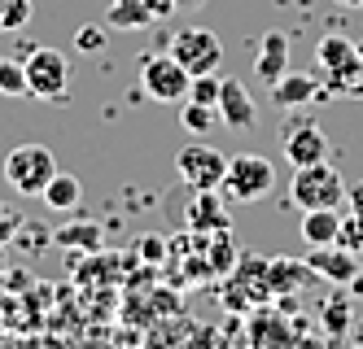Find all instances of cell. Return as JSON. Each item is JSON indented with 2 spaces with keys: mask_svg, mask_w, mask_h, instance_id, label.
Returning a JSON list of instances; mask_svg holds the SVG:
<instances>
[{
  "mask_svg": "<svg viewBox=\"0 0 363 349\" xmlns=\"http://www.w3.org/2000/svg\"><path fill=\"white\" fill-rule=\"evenodd\" d=\"M31 13H35V5L31 0H0V31H22V26L31 22Z\"/></svg>",
  "mask_w": 363,
  "mask_h": 349,
  "instance_id": "obj_22",
  "label": "cell"
},
{
  "mask_svg": "<svg viewBox=\"0 0 363 349\" xmlns=\"http://www.w3.org/2000/svg\"><path fill=\"white\" fill-rule=\"evenodd\" d=\"M289 201L298 205V210H337L346 201V183H342V175H337V166L328 162H311V166H298V175H294V183H289Z\"/></svg>",
  "mask_w": 363,
  "mask_h": 349,
  "instance_id": "obj_2",
  "label": "cell"
},
{
  "mask_svg": "<svg viewBox=\"0 0 363 349\" xmlns=\"http://www.w3.org/2000/svg\"><path fill=\"white\" fill-rule=\"evenodd\" d=\"M337 231H342V210H302V240L311 249L315 245H337Z\"/></svg>",
  "mask_w": 363,
  "mask_h": 349,
  "instance_id": "obj_16",
  "label": "cell"
},
{
  "mask_svg": "<svg viewBox=\"0 0 363 349\" xmlns=\"http://www.w3.org/2000/svg\"><path fill=\"white\" fill-rule=\"evenodd\" d=\"M306 262H311V271H315L320 280H328L337 288H346V284L359 280V253L346 249V245H315L306 253Z\"/></svg>",
  "mask_w": 363,
  "mask_h": 349,
  "instance_id": "obj_9",
  "label": "cell"
},
{
  "mask_svg": "<svg viewBox=\"0 0 363 349\" xmlns=\"http://www.w3.org/2000/svg\"><path fill=\"white\" fill-rule=\"evenodd\" d=\"M171 57L189 74H211V70L223 66V44H219L215 31H206V26H184V31H175V40H171Z\"/></svg>",
  "mask_w": 363,
  "mask_h": 349,
  "instance_id": "obj_7",
  "label": "cell"
},
{
  "mask_svg": "<svg viewBox=\"0 0 363 349\" xmlns=\"http://www.w3.org/2000/svg\"><path fill=\"white\" fill-rule=\"evenodd\" d=\"M223 227H232V214L223 210L219 188H201V193H193L189 231H193V236H211V231H223Z\"/></svg>",
  "mask_w": 363,
  "mask_h": 349,
  "instance_id": "obj_12",
  "label": "cell"
},
{
  "mask_svg": "<svg viewBox=\"0 0 363 349\" xmlns=\"http://www.w3.org/2000/svg\"><path fill=\"white\" fill-rule=\"evenodd\" d=\"M250 341H289V328L280 324L272 310H254V324H250Z\"/></svg>",
  "mask_w": 363,
  "mask_h": 349,
  "instance_id": "obj_21",
  "label": "cell"
},
{
  "mask_svg": "<svg viewBox=\"0 0 363 349\" xmlns=\"http://www.w3.org/2000/svg\"><path fill=\"white\" fill-rule=\"evenodd\" d=\"M40 197H44V205H48V210H62V214H66V210H79L84 183H79V175H70V171H62V166H57V175L44 183V193H40Z\"/></svg>",
  "mask_w": 363,
  "mask_h": 349,
  "instance_id": "obj_17",
  "label": "cell"
},
{
  "mask_svg": "<svg viewBox=\"0 0 363 349\" xmlns=\"http://www.w3.org/2000/svg\"><path fill=\"white\" fill-rule=\"evenodd\" d=\"M315 70H320V79H328L333 92H350L354 79L363 74V52L346 35H324L315 48Z\"/></svg>",
  "mask_w": 363,
  "mask_h": 349,
  "instance_id": "obj_5",
  "label": "cell"
},
{
  "mask_svg": "<svg viewBox=\"0 0 363 349\" xmlns=\"http://www.w3.org/2000/svg\"><path fill=\"white\" fill-rule=\"evenodd\" d=\"M5 266H9V262H5V245H0V275H5Z\"/></svg>",
  "mask_w": 363,
  "mask_h": 349,
  "instance_id": "obj_34",
  "label": "cell"
},
{
  "mask_svg": "<svg viewBox=\"0 0 363 349\" xmlns=\"http://www.w3.org/2000/svg\"><path fill=\"white\" fill-rule=\"evenodd\" d=\"M0 96H27V70L13 57H0Z\"/></svg>",
  "mask_w": 363,
  "mask_h": 349,
  "instance_id": "obj_23",
  "label": "cell"
},
{
  "mask_svg": "<svg viewBox=\"0 0 363 349\" xmlns=\"http://www.w3.org/2000/svg\"><path fill=\"white\" fill-rule=\"evenodd\" d=\"M149 9L145 0H114L110 13H106V26H149Z\"/></svg>",
  "mask_w": 363,
  "mask_h": 349,
  "instance_id": "obj_20",
  "label": "cell"
},
{
  "mask_svg": "<svg viewBox=\"0 0 363 349\" xmlns=\"http://www.w3.org/2000/svg\"><path fill=\"white\" fill-rule=\"evenodd\" d=\"M22 70H27V96H40V101H66L70 92V79H74V66L62 48H31L22 57Z\"/></svg>",
  "mask_w": 363,
  "mask_h": 349,
  "instance_id": "obj_1",
  "label": "cell"
},
{
  "mask_svg": "<svg viewBox=\"0 0 363 349\" xmlns=\"http://www.w3.org/2000/svg\"><path fill=\"white\" fill-rule=\"evenodd\" d=\"M110 40V26H96V22H84L79 31H74V48L79 52H101Z\"/></svg>",
  "mask_w": 363,
  "mask_h": 349,
  "instance_id": "obj_26",
  "label": "cell"
},
{
  "mask_svg": "<svg viewBox=\"0 0 363 349\" xmlns=\"http://www.w3.org/2000/svg\"><path fill=\"white\" fill-rule=\"evenodd\" d=\"M57 175V157L48 144H18L9 157H5V179L13 193L22 197H40L44 183Z\"/></svg>",
  "mask_w": 363,
  "mask_h": 349,
  "instance_id": "obj_4",
  "label": "cell"
},
{
  "mask_svg": "<svg viewBox=\"0 0 363 349\" xmlns=\"http://www.w3.org/2000/svg\"><path fill=\"white\" fill-rule=\"evenodd\" d=\"M219 122V110L215 105H197V101H179V127L189 136H211V127Z\"/></svg>",
  "mask_w": 363,
  "mask_h": 349,
  "instance_id": "obj_19",
  "label": "cell"
},
{
  "mask_svg": "<svg viewBox=\"0 0 363 349\" xmlns=\"http://www.w3.org/2000/svg\"><path fill=\"white\" fill-rule=\"evenodd\" d=\"M280 149L289 157V166L298 171V166H311V162H324L328 157V136L315 122H298V127H289L280 136Z\"/></svg>",
  "mask_w": 363,
  "mask_h": 349,
  "instance_id": "obj_10",
  "label": "cell"
},
{
  "mask_svg": "<svg viewBox=\"0 0 363 349\" xmlns=\"http://www.w3.org/2000/svg\"><path fill=\"white\" fill-rule=\"evenodd\" d=\"M346 201H350V210H359V214H363V183L346 188Z\"/></svg>",
  "mask_w": 363,
  "mask_h": 349,
  "instance_id": "obj_31",
  "label": "cell"
},
{
  "mask_svg": "<svg viewBox=\"0 0 363 349\" xmlns=\"http://www.w3.org/2000/svg\"><path fill=\"white\" fill-rule=\"evenodd\" d=\"M320 275L311 271V262L298 258H267V292L272 297H284V292H298L306 284H315Z\"/></svg>",
  "mask_w": 363,
  "mask_h": 349,
  "instance_id": "obj_13",
  "label": "cell"
},
{
  "mask_svg": "<svg viewBox=\"0 0 363 349\" xmlns=\"http://www.w3.org/2000/svg\"><path fill=\"white\" fill-rule=\"evenodd\" d=\"M184 101L219 105V70H211V74H193V84H189V96H184Z\"/></svg>",
  "mask_w": 363,
  "mask_h": 349,
  "instance_id": "obj_25",
  "label": "cell"
},
{
  "mask_svg": "<svg viewBox=\"0 0 363 349\" xmlns=\"http://www.w3.org/2000/svg\"><path fill=\"white\" fill-rule=\"evenodd\" d=\"M140 253L149 262H162L167 258V245H162V236H140Z\"/></svg>",
  "mask_w": 363,
  "mask_h": 349,
  "instance_id": "obj_29",
  "label": "cell"
},
{
  "mask_svg": "<svg viewBox=\"0 0 363 349\" xmlns=\"http://www.w3.org/2000/svg\"><path fill=\"white\" fill-rule=\"evenodd\" d=\"M219 122L237 127V131H250L258 122V105L250 96V88L241 84V79H219Z\"/></svg>",
  "mask_w": 363,
  "mask_h": 349,
  "instance_id": "obj_11",
  "label": "cell"
},
{
  "mask_svg": "<svg viewBox=\"0 0 363 349\" xmlns=\"http://www.w3.org/2000/svg\"><path fill=\"white\" fill-rule=\"evenodd\" d=\"M346 328H350V302L346 297H333L324 306V332L337 341V336H346Z\"/></svg>",
  "mask_w": 363,
  "mask_h": 349,
  "instance_id": "obj_24",
  "label": "cell"
},
{
  "mask_svg": "<svg viewBox=\"0 0 363 349\" xmlns=\"http://www.w3.org/2000/svg\"><path fill=\"white\" fill-rule=\"evenodd\" d=\"M223 197L228 201H263L272 188H276V166L258 153H241V157H228V171H223Z\"/></svg>",
  "mask_w": 363,
  "mask_h": 349,
  "instance_id": "obj_3",
  "label": "cell"
},
{
  "mask_svg": "<svg viewBox=\"0 0 363 349\" xmlns=\"http://www.w3.org/2000/svg\"><path fill=\"white\" fill-rule=\"evenodd\" d=\"M145 9H149L153 22H158V18H171L175 13V0H145Z\"/></svg>",
  "mask_w": 363,
  "mask_h": 349,
  "instance_id": "obj_30",
  "label": "cell"
},
{
  "mask_svg": "<svg viewBox=\"0 0 363 349\" xmlns=\"http://www.w3.org/2000/svg\"><path fill=\"white\" fill-rule=\"evenodd\" d=\"M53 245H70V249H84V253H96L101 245H106V231H101L96 223H70L62 231H53Z\"/></svg>",
  "mask_w": 363,
  "mask_h": 349,
  "instance_id": "obj_18",
  "label": "cell"
},
{
  "mask_svg": "<svg viewBox=\"0 0 363 349\" xmlns=\"http://www.w3.org/2000/svg\"><path fill=\"white\" fill-rule=\"evenodd\" d=\"M320 96V79L315 74H298V70H284L276 84H272V105L280 110H302Z\"/></svg>",
  "mask_w": 363,
  "mask_h": 349,
  "instance_id": "obj_15",
  "label": "cell"
},
{
  "mask_svg": "<svg viewBox=\"0 0 363 349\" xmlns=\"http://www.w3.org/2000/svg\"><path fill=\"white\" fill-rule=\"evenodd\" d=\"M206 0H175V9H201Z\"/></svg>",
  "mask_w": 363,
  "mask_h": 349,
  "instance_id": "obj_32",
  "label": "cell"
},
{
  "mask_svg": "<svg viewBox=\"0 0 363 349\" xmlns=\"http://www.w3.org/2000/svg\"><path fill=\"white\" fill-rule=\"evenodd\" d=\"M359 52H363V48H359Z\"/></svg>",
  "mask_w": 363,
  "mask_h": 349,
  "instance_id": "obj_35",
  "label": "cell"
},
{
  "mask_svg": "<svg viewBox=\"0 0 363 349\" xmlns=\"http://www.w3.org/2000/svg\"><path fill=\"white\" fill-rule=\"evenodd\" d=\"M337 245H346V249H363V214L359 210H350L346 219H342V231H337Z\"/></svg>",
  "mask_w": 363,
  "mask_h": 349,
  "instance_id": "obj_27",
  "label": "cell"
},
{
  "mask_svg": "<svg viewBox=\"0 0 363 349\" xmlns=\"http://www.w3.org/2000/svg\"><path fill=\"white\" fill-rule=\"evenodd\" d=\"M189 84H193V74L179 66L171 52H153V57L140 62V88H145V96L162 101V105H179V101L189 96Z\"/></svg>",
  "mask_w": 363,
  "mask_h": 349,
  "instance_id": "obj_6",
  "label": "cell"
},
{
  "mask_svg": "<svg viewBox=\"0 0 363 349\" xmlns=\"http://www.w3.org/2000/svg\"><path fill=\"white\" fill-rule=\"evenodd\" d=\"M18 227H22V210H13L9 201H0V245H13Z\"/></svg>",
  "mask_w": 363,
  "mask_h": 349,
  "instance_id": "obj_28",
  "label": "cell"
},
{
  "mask_svg": "<svg viewBox=\"0 0 363 349\" xmlns=\"http://www.w3.org/2000/svg\"><path fill=\"white\" fill-rule=\"evenodd\" d=\"M342 9H363V0H337Z\"/></svg>",
  "mask_w": 363,
  "mask_h": 349,
  "instance_id": "obj_33",
  "label": "cell"
},
{
  "mask_svg": "<svg viewBox=\"0 0 363 349\" xmlns=\"http://www.w3.org/2000/svg\"><path fill=\"white\" fill-rule=\"evenodd\" d=\"M223 171H228V157L215 144L197 140V144H184L175 153V175H179V183H189L193 193H201V188H219Z\"/></svg>",
  "mask_w": 363,
  "mask_h": 349,
  "instance_id": "obj_8",
  "label": "cell"
},
{
  "mask_svg": "<svg viewBox=\"0 0 363 349\" xmlns=\"http://www.w3.org/2000/svg\"><path fill=\"white\" fill-rule=\"evenodd\" d=\"M284 70H289V35L284 31H263V40H258V57H254V74L272 88Z\"/></svg>",
  "mask_w": 363,
  "mask_h": 349,
  "instance_id": "obj_14",
  "label": "cell"
}]
</instances>
